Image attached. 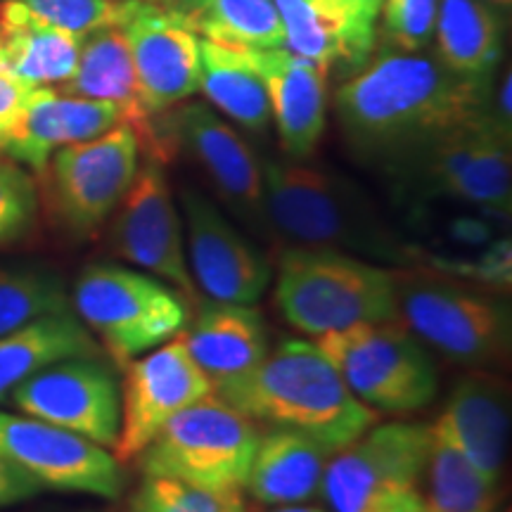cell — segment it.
Listing matches in <instances>:
<instances>
[{
	"mask_svg": "<svg viewBox=\"0 0 512 512\" xmlns=\"http://www.w3.org/2000/svg\"><path fill=\"white\" fill-rule=\"evenodd\" d=\"M57 91L117 105L121 124L131 128L140 152L150 162L164 166L178 152L176 140L166 124V112L152 114L147 110L126 34L119 24H107L81 36L79 60L72 79L60 83Z\"/></svg>",
	"mask_w": 512,
	"mask_h": 512,
	"instance_id": "cell-17",
	"label": "cell"
},
{
	"mask_svg": "<svg viewBox=\"0 0 512 512\" xmlns=\"http://www.w3.org/2000/svg\"><path fill=\"white\" fill-rule=\"evenodd\" d=\"M81 36L55 27L27 5L0 0V74L27 86H60L72 79Z\"/></svg>",
	"mask_w": 512,
	"mask_h": 512,
	"instance_id": "cell-24",
	"label": "cell"
},
{
	"mask_svg": "<svg viewBox=\"0 0 512 512\" xmlns=\"http://www.w3.org/2000/svg\"><path fill=\"white\" fill-rule=\"evenodd\" d=\"M110 245L119 259L145 268L183 294L190 309L202 302L190 275L181 216L162 164L145 159V164L138 166L131 188L112 214Z\"/></svg>",
	"mask_w": 512,
	"mask_h": 512,
	"instance_id": "cell-11",
	"label": "cell"
},
{
	"mask_svg": "<svg viewBox=\"0 0 512 512\" xmlns=\"http://www.w3.org/2000/svg\"><path fill=\"white\" fill-rule=\"evenodd\" d=\"M399 271L335 249L290 247L278 261L275 302L311 337L387 323L399 320Z\"/></svg>",
	"mask_w": 512,
	"mask_h": 512,
	"instance_id": "cell-4",
	"label": "cell"
},
{
	"mask_svg": "<svg viewBox=\"0 0 512 512\" xmlns=\"http://www.w3.org/2000/svg\"><path fill=\"white\" fill-rule=\"evenodd\" d=\"M64 311H72V297L60 275L43 266H0V337Z\"/></svg>",
	"mask_w": 512,
	"mask_h": 512,
	"instance_id": "cell-32",
	"label": "cell"
},
{
	"mask_svg": "<svg viewBox=\"0 0 512 512\" xmlns=\"http://www.w3.org/2000/svg\"><path fill=\"white\" fill-rule=\"evenodd\" d=\"M202 72L200 91L216 110L252 133H266L271 124V105L264 81L247 62L242 48L200 38Z\"/></svg>",
	"mask_w": 512,
	"mask_h": 512,
	"instance_id": "cell-28",
	"label": "cell"
},
{
	"mask_svg": "<svg viewBox=\"0 0 512 512\" xmlns=\"http://www.w3.org/2000/svg\"><path fill=\"white\" fill-rule=\"evenodd\" d=\"M439 195L508 216L512 207L510 128L494 110L439 138L408 166Z\"/></svg>",
	"mask_w": 512,
	"mask_h": 512,
	"instance_id": "cell-13",
	"label": "cell"
},
{
	"mask_svg": "<svg viewBox=\"0 0 512 512\" xmlns=\"http://www.w3.org/2000/svg\"><path fill=\"white\" fill-rule=\"evenodd\" d=\"M247 62L264 81L271 119L287 157L309 159L328 124V72L285 48H242Z\"/></svg>",
	"mask_w": 512,
	"mask_h": 512,
	"instance_id": "cell-20",
	"label": "cell"
},
{
	"mask_svg": "<svg viewBox=\"0 0 512 512\" xmlns=\"http://www.w3.org/2000/svg\"><path fill=\"white\" fill-rule=\"evenodd\" d=\"M181 204L188 226L185 256L200 294L211 302H259L273 280L266 256L200 192L185 188Z\"/></svg>",
	"mask_w": 512,
	"mask_h": 512,
	"instance_id": "cell-18",
	"label": "cell"
},
{
	"mask_svg": "<svg viewBox=\"0 0 512 512\" xmlns=\"http://www.w3.org/2000/svg\"><path fill=\"white\" fill-rule=\"evenodd\" d=\"M74 356H102L100 344L74 311L43 316L0 337V403L38 370Z\"/></svg>",
	"mask_w": 512,
	"mask_h": 512,
	"instance_id": "cell-26",
	"label": "cell"
},
{
	"mask_svg": "<svg viewBox=\"0 0 512 512\" xmlns=\"http://www.w3.org/2000/svg\"><path fill=\"white\" fill-rule=\"evenodd\" d=\"M197 36L230 48H285L275 0H200L188 15Z\"/></svg>",
	"mask_w": 512,
	"mask_h": 512,
	"instance_id": "cell-29",
	"label": "cell"
},
{
	"mask_svg": "<svg viewBox=\"0 0 512 512\" xmlns=\"http://www.w3.org/2000/svg\"><path fill=\"white\" fill-rule=\"evenodd\" d=\"M214 394L249 420L302 432L339 451L377 422L313 342L287 339L247 375Z\"/></svg>",
	"mask_w": 512,
	"mask_h": 512,
	"instance_id": "cell-2",
	"label": "cell"
},
{
	"mask_svg": "<svg viewBox=\"0 0 512 512\" xmlns=\"http://www.w3.org/2000/svg\"><path fill=\"white\" fill-rule=\"evenodd\" d=\"M17 413L43 420L112 451L121 427V384L100 356L50 363L8 399Z\"/></svg>",
	"mask_w": 512,
	"mask_h": 512,
	"instance_id": "cell-10",
	"label": "cell"
},
{
	"mask_svg": "<svg viewBox=\"0 0 512 512\" xmlns=\"http://www.w3.org/2000/svg\"><path fill=\"white\" fill-rule=\"evenodd\" d=\"M195 309L181 335L214 389L247 375L271 351L266 320L252 306L202 299Z\"/></svg>",
	"mask_w": 512,
	"mask_h": 512,
	"instance_id": "cell-23",
	"label": "cell"
},
{
	"mask_svg": "<svg viewBox=\"0 0 512 512\" xmlns=\"http://www.w3.org/2000/svg\"><path fill=\"white\" fill-rule=\"evenodd\" d=\"M422 477L427 479L425 503L430 512H494L496 508L498 489L477 475L458 446L434 422Z\"/></svg>",
	"mask_w": 512,
	"mask_h": 512,
	"instance_id": "cell-30",
	"label": "cell"
},
{
	"mask_svg": "<svg viewBox=\"0 0 512 512\" xmlns=\"http://www.w3.org/2000/svg\"><path fill=\"white\" fill-rule=\"evenodd\" d=\"M147 3L152 5H159V8L164 10H174V12H181V15L188 17L192 10H195V5L200 3V0H147Z\"/></svg>",
	"mask_w": 512,
	"mask_h": 512,
	"instance_id": "cell-41",
	"label": "cell"
},
{
	"mask_svg": "<svg viewBox=\"0 0 512 512\" xmlns=\"http://www.w3.org/2000/svg\"><path fill=\"white\" fill-rule=\"evenodd\" d=\"M347 31L358 67H366L377 46V15L382 0H313Z\"/></svg>",
	"mask_w": 512,
	"mask_h": 512,
	"instance_id": "cell-36",
	"label": "cell"
},
{
	"mask_svg": "<svg viewBox=\"0 0 512 512\" xmlns=\"http://www.w3.org/2000/svg\"><path fill=\"white\" fill-rule=\"evenodd\" d=\"M0 460L22 470L41 489L114 501L126 486L124 470L112 451L22 413L0 411Z\"/></svg>",
	"mask_w": 512,
	"mask_h": 512,
	"instance_id": "cell-12",
	"label": "cell"
},
{
	"mask_svg": "<svg viewBox=\"0 0 512 512\" xmlns=\"http://www.w3.org/2000/svg\"><path fill=\"white\" fill-rule=\"evenodd\" d=\"M72 306L121 370L133 358L174 339L190 320V304L174 287L117 264L83 268L74 283Z\"/></svg>",
	"mask_w": 512,
	"mask_h": 512,
	"instance_id": "cell-5",
	"label": "cell"
},
{
	"mask_svg": "<svg viewBox=\"0 0 512 512\" xmlns=\"http://www.w3.org/2000/svg\"><path fill=\"white\" fill-rule=\"evenodd\" d=\"M261 169L268 226L294 247L335 249L396 268L420 259L347 178L299 162H266Z\"/></svg>",
	"mask_w": 512,
	"mask_h": 512,
	"instance_id": "cell-3",
	"label": "cell"
},
{
	"mask_svg": "<svg viewBox=\"0 0 512 512\" xmlns=\"http://www.w3.org/2000/svg\"><path fill=\"white\" fill-rule=\"evenodd\" d=\"M195 8H197V5H195Z\"/></svg>",
	"mask_w": 512,
	"mask_h": 512,
	"instance_id": "cell-45",
	"label": "cell"
},
{
	"mask_svg": "<svg viewBox=\"0 0 512 512\" xmlns=\"http://www.w3.org/2000/svg\"><path fill=\"white\" fill-rule=\"evenodd\" d=\"M259 427L219 396L176 413L136 458L145 477L214 491H245Z\"/></svg>",
	"mask_w": 512,
	"mask_h": 512,
	"instance_id": "cell-8",
	"label": "cell"
},
{
	"mask_svg": "<svg viewBox=\"0 0 512 512\" xmlns=\"http://www.w3.org/2000/svg\"><path fill=\"white\" fill-rule=\"evenodd\" d=\"M505 512H510V510H505Z\"/></svg>",
	"mask_w": 512,
	"mask_h": 512,
	"instance_id": "cell-44",
	"label": "cell"
},
{
	"mask_svg": "<svg viewBox=\"0 0 512 512\" xmlns=\"http://www.w3.org/2000/svg\"><path fill=\"white\" fill-rule=\"evenodd\" d=\"M41 491V486L29 475H24L22 470L5 463V460H0V510L29 501V498L41 494Z\"/></svg>",
	"mask_w": 512,
	"mask_h": 512,
	"instance_id": "cell-39",
	"label": "cell"
},
{
	"mask_svg": "<svg viewBox=\"0 0 512 512\" xmlns=\"http://www.w3.org/2000/svg\"><path fill=\"white\" fill-rule=\"evenodd\" d=\"M332 453L302 432L273 427L259 437L245 491L268 508L311 501L318 496Z\"/></svg>",
	"mask_w": 512,
	"mask_h": 512,
	"instance_id": "cell-25",
	"label": "cell"
},
{
	"mask_svg": "<svg viewBox=\"0 0 512 512\" xmlns=\"http://www.w3.org/2000/svg\"><path fill=\"white\" fill-rule=\"evenodd\" d=\"M124 29L147 110L164 114L200 91V36L181 12L147 0H124Z\"/></svg>",
	"mask_w": 512,
	"mask_h": 512,
	"instance_id": "cell-16",
	"label": "cell"
},
{
	"mask_svg": "<svg viewBox=\"0 0 512 512\" xmlns=\"http://www.w3.org/2000/svg\"><path fill=\"white\" fill-rule=\"evenodd\" d=\"M140 166V147L126 124L100 138L64 145L50 155L48 200L55 219L74 238H91L112 219Z\"/></svg>",
	"mask_w": 512,
	"mask_h": 512,
	"instance_id": "cell-9",
	"label": "cell"
},
{
	"mask_svg": "<svg viewBox=\"0 0 512 512\" xmlns=\"http://www.w3.org/2000/svg\"><path fill=\"white\" fill-rule=\"evenodd\" d=\"M363 512H430L418 486H392L377 494Z\"/></svg>",
	"mask_w": 512,
	"mask_h": 512,
	"instance_id": "cell-40",
	"label": "cell"
},
{
	"mask_svg": "<svg viewBox=\"0 0 512 512\" xmlns=\"http://www.w3.org/2000/svg\"><path fill=\"white\" fill-rule=\"evenodd\" d=\"M176 147L190 152L219 190L223 202L252 226L266 228L264 169L245 138L202 102L166 112Z\"/></svg>",
	"mask_w": 512,
	"mask_h": 512,
	"instance_id": "cell-19",
	"label": "cell"
},
{
	"mask_svg": "<svg viewBox=\"0 0 512 512\" xmlns=\"http://www.w3.org/2000/svg\"><path fill=\"white\" fill-rule=\"evenodd\" d=\"M275 8L285 29V50L320 64L328 74L339 69L349 79L361 72L347 31L313 0H275Z\"/></svg>",
	"mask_w": 512,
	"mask_h": 512,
	"instance_id": "cell-31",
	"label": "cell"
},
{
	"mask_svg": "<svg viewBox=\"0 0 512 512\" xmlns=\"http://www.w3.org/2000/svg\"><path fill=\"white\" fill-rule=\"evenodd\" d=\"M268 512H325L318 505H306V503H294V505H273Z\"/></svg>",
	"mask_w": 512,
	"mask_h": 512,
	"instance_id": "cell-42",
	"label": "cell"
},
{
	"mask_svg": "<svg viewBox=\"0 0 512 512\" xmlns=\"http://www.w3.org/2000/svg\"><path fill=\"white\" fill-rule=\"evenodd\" d=\"M430 451V425L387 422L368 427L325 467L318 496L332 512H363L392 486H418Z\"/></svg>",
	"mask_w": 512,
	"mask_h": 512,
	"instance_id": "cell-15",
	"label": "cell"
},
{
	"mask_svg": "<svg viewBox=\"0 0 512 512\" xmlns=\"http://www.w3.org/2000/svg\"><path fill=\"white\" fill-rule=\"evenodd\" d=\"M126 512H195L171 486L169 479L145 477L136 494L128 498Z\"/></svg>",
	"mask_w": 512,
	"mask_h": 512,
	"instance_id": "cell-37",
	"label": "cell"
},
{
	"mask_svg": "<svg viewBox=\"0 0 512 512\" xmlns=\"http://www.w3.org/2000/svg\"><path fill=\"white\" fill-rule=\"evenodd\" d=\"M434 425L458 446L477 475L498 489L510 437V403L503 382L482 373L463 377Z\"/></svg>",
	"mask_w": 512,
	"mask_h": 512,
	"instance_id": "cell-22",
	"label": "cell"
},
{
	"mask_svg": "<svg viewBox=\"0 0 512 512\" xmlns=\"http://www.w3.org/2000/svg\"><path fill=\"white\" fill-rule=\"evenodd\" d=\"M55 27L86 36L88 31L119 24L124 0H15Z\"/></svg>",
	"mask_w": 512,
	"mask_h": 512,
	"instance_id": "cell-35",
	"label": "cell"
},
{
	"mask_svg": "<svg viewBox=\"0 0 512 512\" xmlns=\"http://www.w3.org/2000/svg\"><path fill=\"white\" fill-rule=\"evenodd\" d=\"M119 124L121 112L112 102L64 95L53 86H36L15 136L0 152L41 174L55 150L100 138Z\"/></svg>",
	"mask_w": 512,
	"mask_h": 512,
	"instance_id": "cell-21",
	"label": "cell"
},
{
	"mask_svg": "<svg viewBox=\"0 0 512 512\" xmlns=\"http://www.w3.org/2000/svg\"><path fill=\"white\" fill-rule=\"evenodd\" d=\"M124 370L121 427L112 448V456L121 465L133 463L176 413L214 394L209 377L190 356L181 332L162 347L133 358Z\"/></svg>",
	"mask_w": 512,
	"mask_h": 512,
	"instance_id": "cell-14",
	"label": "cell"
},
{
	"mask_svg": "<svg viewBox=\"0 0 512 512\" xmlns=\"http://www.w3.org/2000/svg\"><path fill=\"white\" fill-rule=\"evenodd\" d=\"M34 88L36 86H27L8 74H0V150L15 136Z\"/></svg>",
	"mask_w": 512,
	"mask_h": 512,
	"instance_id": "cell-38",
	"label": "cell"
},
{
	"mask_svg": "<svg viewBox=\"0 0 512 512\" xmlns=\"http://www.w3.org/2000/svg\"><path fill=\"white\" fill-rule=\"evenodd\" d=\"M482 3L489 5V8H494L501 17H508L510 15L512 0H482Z\"/></svg>",
	"mask_w": 512,
	"mask_h": 512,
	"instance_id": "cell-43",
	"label": "cell"
},
{
	"mask_svg": "<svg viewBox=\"0 0 512 512\" xmlns=\"http://www.w3.org/2000/svg\"><path fill=\"white\" fill-rule=\"evenodd\" d=\"M439 0H382L377 38L382 46L420 53L434 41Z\"/></svg>",
	"mask_w": 512,
	"mask_h": 512,
	"instance_id": "cell-34",
	"label": "cell"
},
{
	"mask_svg": "<svg viewBox=\"0 0 512 512\" xmlns=\"http://www.w3.org/2000/svg\"><path fill=\"white\" fill-rule=\"evenodd\" d=\"M437 55L448 69L475 81H494L503 57V17L482 0H439Z\"/></svg>",
	"mask_w": 512,
	"mask_h": 512,
	"instance_id": "cell-27",
	"label": "cell"
},
{
	"mask_svg": "<svg viewBox=\"0 0 512 512\" xmlns=\"http://www.w3.org/2000/svg\"><path fill=\"white\" fill-rule=\"evenodd\" d=\"M399 320L422 344L467 368L510 354V306L496 294L437 273L399 271Z\"/></svg>",
	"mask_w": 512,
	"mask_h": 512,
	"instance_id": "cell-6",
	"label": "cell"
},
{
	"mask_svg": "<svg viewBox=\"0 0 512 512\" xmlns=\"http://www.w3.org/2000/svg\"><path fill=\"white\" fill-rule=\"evenodd\" d=\"M38 219V188L34 176L0 152V247L29 238Z\"/></svg>",
	"mask_w": 512,
	"mask_h": 512,
	"instance_id": "cell-33",
	"label": "cell"
},
{
	"mask_svg": "<svg viewBox=\"0 0 512 512\" xmlns=\"http://www.w3.org/2000/svg\"><path fill=\"white\" fill-rule=\"evenodd\" d=\"M313 344L351 394L377 415L415 413L437 399V366L401 320L325 332Z\"/></svg>",
	"mask_w": 512,
	"mask_h": 512,
	"instance_id": "cell-7",
	"label": "cell"
},
{
	"mask_svg": "<svg viewBox=\"0 0 512 512\" xmlns=\"http://www.w3.org/2000/svg\"><path fill=\"white\" fill-rule=\"evenodd\" d=\"M491 83L456 74L439 55L380 43L366 67L339 86L335 110L358 155L408 169L453 128L491 110Z\"/></svg>",
	"mask_w": 512,
	"mask_h": 512,
	"instance_id": "cell-1",
	"label": "cell"
}]
</instances>
